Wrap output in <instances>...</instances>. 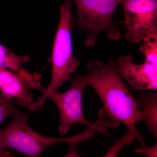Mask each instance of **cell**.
Returning <instances> with one entry per match:
<instances>
[{"label":"cell","mask_w":157,"mask_h":157,"mask_svg":"<svg viewBox=\"0 0 157 157\" xmlns=\"http://www.w3.org/2000/svg\"><path fill=\"white\" fill-rule=\"evenodd\" d=\"M86 68L89 85L103 103L98 112V121L104 128H117L121 123L124 124L128 133L145 146L136 127V123L140 121V110L123 81L114 59L110 58L106 63L90 61Z\"/></svg>","instance_id":"6da1fadb"},{"label":"cell","mask_w":157,"mask_h":157,"mask_svg":"<svg viewBox=\"0 0 157 157\" xmlns=\"http://www.w3.org/2000/svg\"><path fill=\"white\" fill-rule=\"evenodd\" d=\"M13 121L0 130V151L7 153V148H11L29 157L40 156L42 151L55 144L65 143L70 145L66 156H78L76 147L80 142L92 137L98 131L96 126L89 127L79 135L65 138H52L38 134L27 123L28 116L18 110L14 115Z\"/></svg>","instance_id":"7a4b0ae2"},{"label":"cell","mask_w":157,"mask_h":157,"mask_svg":"<svg viewBox=\"0 0 157 157\" xmlns=\"http://www.w3.org/2000/svg\"><path fill=\"white\" fill-rule=\"evenodd\" d=\"M72 0H65L60 7V19L52 46L51 82L42 97H39L30 110L40 109L49 93L55 91L65 82L71 80V75L80 65L73 55L71 31L74 16L71 11Z\"/></svg>","instance_id":"3957f363"},{"label":"cell","mask_w":157,"mask_h":157,"mask_svg":"<svg viewBox=\"0 0 157 157\" xmlns=\"http://www.w3.org/2000/svg\"><path fill=\"white\" fill-rule=\"evenodd\" d=\"M121 1L74 0L77 10L74 27L85 33L86 46L94 47L101 33L105 34L109 40H119L121 33L116 27L113 16Z\"/></svg>","instance_id":"277c9868"},{"label":"cell","mask_w":157,"mask_h":157,"mask_svg":"<svg viewBox=\"0 0 157 157\" xmlns=\"http://www.w3.org/2000/svg\"><path fill=\"white\" fill-rule=\"evenodd\" d=\"M126 29L124 39L134 43L157 36V0H122Z\"/></svg>","instance_id":"5b68a950"},{"label":"cell","mask_w":157,"mask_h":157,"mask_svg":"<svg viewBox=\"0 0 157 157\" xmlns=\"http://www.w3.org/2000/svg\"><path fill=\"white\" fill-rule=\"evenodd\" d=\"M89 85L87 75L77 74L71 87L63 93L56 90L46 97L56 104L59 113L60 125L59 131L63 136L75 124L92 127V124L84 117L82 109V98L86 87Z\"/></svg>","instance_id":"8992f818"},{"label":"cell","mask_w":157,"mask_h":157,"mask_svg":"<svg viewBox=\"0 0 157 157\" xmlns=\"http://www.w3.org/2000/svg\"><path fill=\"white\" fill-rule=\"evenodd\" d=\"M41 74L31 73L25 68L16 71L0 68V92L7 99L14 98L20 107L29 109L34 103V96L31 89L38 90L43 94L46 89L42 86Z\"/></svg>","instance_id":"52a82bcc"},{"label":"cell","mask_w":157,"mask_h":157,"mask_svg":"<svg viewBox=\"0 0 157 157\" xmlns=\"http://www.w3.org/2000/svg\"><path fill=\"white\" fill-rule=\"evenodd\" d=\"M116 66L122 77L133 90L157 91V67L146 62L141 64L135 63L130 55L120 57L116 61Z\"/></svg>","instance_id":"ba28073f"},{"label":"cell","mask_w":157,"mask_h":157,"mask_svg":"<svg viewBox=\"0 0 157 157\" xmlns=\"http://www.w3.org/2000/svg\"><path fill=\"white\" fill-rule=\"evenodd\" d=\"M135 99L138 106L144 108L140 110V121L147 125L150 132L156 138L157 137V94L156 91L151 93H140Z\"/></svg>","instance_id":"9c48e42d"},{"label":"cell","mask_w":157,"mask_h":157,"mask_svg":"<svg viewBox=\"0 0 157 157\" xmlns=\"http://www.w3.org/2000/svg\"><path fill=\"white\" fill-rule=\"evenodd\" d=\"M30 60L27 56H18L0 44V68L16 71Z\"/></svg>","instance_id":"30bf717a"},{"label":"cell","mask_w":157,"mask_h":157,"mask_svg":"<svg viewBox=\"0 0 157 157\" xmlns=\"http://www.w3.org/2000/svg\"><path fill=\"white\" fill-rule=\"evenodd\" d=\"M142 42L140 50L145 56V62L157 67V36L147 37Z\"/></svg>","instance_id":"8fae6325"},{"label":"cell","mask_w":157,"mask_h":157,"mask_svg":"<svg viewBox=\"0 0 157 157\" xmlns=\"http://www.w3.org/2000/svg\"><path fill=\"white\" fill-rule=\"evenodd\" d=\"M11 100L6 98L0 92V126L6 119L19 110Z\"/></svg>","instance_id":"7c38bea8"},{"label":"cell","mask_w":157,"mask_h":157,"mask_svg":"<svg viewBox=\"0 0 157 157\" xmlns=\"http://www.w3.org/2000/svg\"><path fill=\"white\" fill-rule=\"evenodd\" d=\"M135 152L137 154L145 155L149 157H157V144L154 145L153 146L146 147L144 146L143 147H139V148L135 150Z\"/></svg>","instance_id":"4fadbf2b"}]
</instances>
